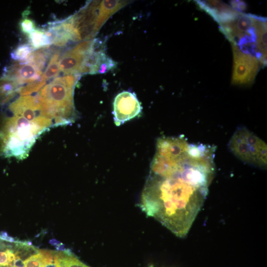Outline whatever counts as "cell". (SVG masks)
<instances>
[{"instance_id":"6da1fadb","label":"cell","mask_w":267,"mask_h":267,"mask_svg":"<svg viewBox=\"0 0 267 267\" xmlns=\"http://www.w3.org/2000/svg\"><path fill=\"white\" fill-rule=\"evenodd\" d=\"M215 148L185 138H158L140 206L177 236L188 232L208 193Z\"/></svg>"},{"instance_id":"7a4b0ae2","label":"cell","mask_w":267,"mask_h":267,"mask_svg":"<svg viewBox=\"0 0 267 267\" xmlns=\"http://www.w3.org/2000/svg\"><path fill=\"white\" fill-rule=\"evenodd\" d=\"M80 75H68L54 79L44 86L36 95L42 115L56 125L74 121L75 109L74 91Z\"/></svg>"},{"instance_id":"3957f363","label":"cell","mask_w":267,"mask_h":267,"mask_svg":"<svg viewBox=\"0 0 267 267\" xmlns=\"http://www.w3.org/2000/svg\"><path fill=\"white\" fill-rule=\"evenodd\" d=\"M52 123L44 116L30 120L23 116L13 114L7 120L1 133L2 153L6 157H25L37 138Z\"/></svg>"},{"instance_id":"277c9868","label":"cell","mask_w":267,"mask_h":267,"mask_svg":"<svg viewBox=\"0 0 267 267\" xmlns=\"http://www.w3.org/2000/svg\"><path fill=\"white\" fill-rule=\"evenodd\" d=\"M130 2L129 0H90L66 19L73 42L93 39L107 20Z\"/></svg>"},{"instance_id":"5b68a950","label":"cell","mask_w":267,"mask_h":267,"mask_svg":"<svg viewBox=\"0 0 267 267\" xmlns=\"http://www.w3.org/2000/svg\"><path fill=\"white\" fill-rule=\"evenodd\" d=\"M228 146L234 155L242 161L261 168H266L267 144L246 128H238Z\"/></svg>"},{"instance_id":"8992f818","label":"cell","mask_w":267,"mask_h":267,"mask_svg":"<svg viewBox=\"0 0 267 267\" xmlns=\"http://www.w3.org/2000/svg\"><path fill=\"white\" fill-rule=\"evenodd\" d=\"M232 44L233 72L231 83L234 85L246 86L253 83L261 63L255 56L241 51Z\"/></svg>"},{"instance_id":"52a82bcc","label":"cell","mask_w":267,"mask_h":267,"mask_svg":"<svg viewBox=\"0 0 267 267\" xmlns=\"http://www.w3.org/2000/svg\"><path fill=\"white\" fill-rule=\"evenodd\" d=\"M92 40L83 41L67 49L59 59L60 71L65 75L84 74L87 55L89 52Z\"/></svg>"},{"instance_id":"ba28073f","label":"cell","mask_w":267,"mask_h":267,"mask_svg":"<svg viewBox=\"0 0 267 267\" xmlns=\"http://www.w3.org/2000/svg\"><path fill=\"white\" fill-rule=\"evenodd\" d=\"M141 105L133 92L124 91L115 97L113 103L115 124L120 126L136 117L141 111Z\"/></svg>"},{"instance_id":"9c48e42d","label":"cell","mask_w":267,"mask_h":267,"mask_svg":"<svg viewBox=\"0 0 267 267\" xmlns=\"http://www.w3.org/2000/svg\"><path fill=\"white\" fill-rule=\"evenodd\" d=\"M42 71L34 64L27 62H15L3 70L2 76L15 81L19 87L40 79Z\"/></svg>"},{"instance_id":"30bf717a","label":"cell","mask_w":267,"mask_h":267,"mask_svg":"<svg viewBox=\"0 0 267 267\" xmlns=\"http://www.w3.org/2000/svg\"><path fill=\"white\" fill-rule=\"evenodd\" d=\"M198 6L209 14L219 24L235 19L241 12L226 3L217 0H196Z\"/></svg>"},{"instance_id":"8fae6325","label":"cell","mask_w":267,"mask_h":267,"mask_svg":"<svg viewBox=\"0 0 267 267\" xmlns=\"http://www.w3.org/2000/svg\"><path fill=\"white\" fill-rule=\"evenodd\" d=\"M57 267H90L80 261L69 250L55 251Z\"/></svg>"},{"instance_id":"7c38bea8","label":"cell","mask_w":267,"mask_h":267,"mask_svg":"<svg viewBox=\"0 0 267 267\" xmlns=\"http://www.w3.org/2000/svg\"><path fill=\"white\" fill-rule=\"evenodd\" d=\"M20 87L13 80L3 76L0 78V104L10 100L17 93Z\"/></svg>"},{"instance_id":"4fadbf2b","label":"cell","mask_w":267,"mask_h":267,"mask_svg":"<svg viewBox=\"0 0 267 267\" xmlns=\"http://www.w3.org/2000/svg\"><path fill=\"white\" fill-rule=\"evenodd\" d=\"M52 54L49 46L42 48L33 51L27 59L23 62L31 63L42 71L46 62Z\"/></svg>"},{"instance_id":"5bb4252c","label":"cell","mask_w":267,"mask_h":267,"mask_svg":"<svg viewBox=\"0 0 267 267\" xmlns=\"http://www.w3.org/2000/svg\"><path fill=\"white\" fill-rule=\"evenodd\" d=\"M28 38L29 44L34 50L49 47L51 44L44 29H36L28 35Z\"/></svg>"},{"instance_id":"9a60e30c","label":"cell","mask_w":267,"mask_h":267,"mask_svg":"<svg viewBox=\"0 0 267 267\" xmlns=\"http://www.w3.org/2000/svg\"><path fill=\"white\" fill-rule=\"evenodd\" d=\"M60 55V50H57L51 56L45 70L41 77L45 82L56 78L61 72L59 66Z\"/></svg>"},{"instance_id":"2e32d148","label":"cell","mask_w":267,"mask_h":267,"mask_svg":"<svg viewBox=\"0 0 267 267\" xmlns=\"http://www.w3.org/2000/svg\"><path fill=\"white\" fill-rule=\"evenodd\" d=\"M34 49L29 44L18 45L10 53L11 58L17 62H23L27 59Z\"/></svg>"},{"instance_id":"e0dca14e","label":"cell","mask_w":267,"mask_h":267,"mask_svg":"<svg viewBox=\"0 0 267 267\" xmlns=\"http://www.w3.org/2000/svg\"><path fill=\"white\" fill-rule=\"evenodd\" d=\"M45 83L46 82L41 77L40 79L37 81L20 87L17 93L21 95H27L32 94L39 91Z\"/></svg>"},{"instance_id":"ac0fdd59","label":"cell","mask_w":267,"mask_h":267,"mask_svg":"<svg viewBox=\"0 0 267 267\" xmlns=\"http://www.w3.org/2000/svg\"><path fill=\"white\" fill-rule=\"evenodd\" d=\"M21 31L25 34L29 35L36 29L35 22L31 19L23 17L19 23Z\"/></svg>"},{"instance_id":"d6986e66","label":"cell","mask_w":267,"mask_h":267,"mask_svg":"<svg viewBox=\"0 0 267 267\" xmlns=\"http://www.w3.org/2000/svg\"><path fill=\"white\" fill-rule=\"evenodd\" d=\"M230 3L231 7L238 11H243L246 9V4L245 2L241 0H232Z\"/></svg>"}]
</instances>
